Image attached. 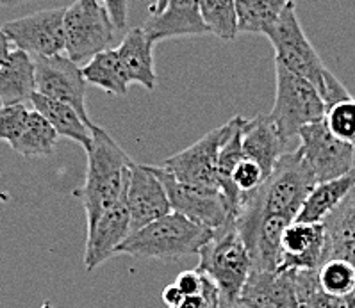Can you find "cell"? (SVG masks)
<instances>
[{"label": "cell", "mask_w": 355, "mask_h": 308, "mask_svg": "<svg viewBox=\"0 0 355 308\" xmlns=\"http://www.w3.org/2000/svg\"><path fill=\"white\" fill-rule=\"evenodd\" d=\"M350 93L348 89L345 88L341 84V80L332 73V71L327 70L325 73V84H323V91H322V98L325 102V107H332V105L339 104V102L347 100L350 98Z\"/></svg>", "instance_id": "d6a6232c"}, {"label": "cell", "mask_w": 355, "mask_h": 308, "mask_svg": "<svg viewBox=\"0 0 355 308\" xmlns=\"http://www.w3.org/2000/svg\"><path fill=\"white\" fill-rule=\"evenodd\" d=\"M197 269L209 276L220 292V307L238 308L239 296L252 273V258L239 233L236 217L213 232L209 242L198 251Z\"/></svg>", "instance_id": "7a4b0ae2"}, {"label": "cell", "mask_w": 355, "mask_h": 308, "mask_svg": "<svg viewBox=\"0 0 355 308\" xmlns=\"http://www.w3.org/2000/svg\"><path fill=\"white\" fill-rule=\"evenodd\" d=\"M114 30L101 0H76L64 11V54L77 64L88 63L107 51Z\"/></svg>", "instance_id": "52a82bcc"}, {"label": "cell", "mask_w": 355, "mask_h": 308, "mask_svg": "<svg viewBox=\"0 0 355 308\" xmlns=\"http://www.w3.org/2000/svg\"><path fill=\"white\" fill-rule=\"evenodd\" d=\"M355 185V167L347 175L327 182H318L316 188L307 196L297 219L302 223H323L332 210L345 200V196Z\"/></svg>", "instance_id": "7402d4cb"}, {"label": "cell", "mask_w": 355, "mask_h": 308, "mask_svg": "<svg viewBox=\"0 0 355 308\" xmlns=\"http://www.w3.org/2000/svg\"><path fill=\"white\" fill-rule=\"evenodd\" d=\"M327 129L330 130L332 136H336L341 141L355 146V98L350 96L347 100L339 104L327 107L325 111Z\"/></svg>", "instance_id": "f1b7e54d"}, {"label": "cell", "mask_w": 355, "mask_h": 308, "mask_svg": "<svg viewBox=\"0 0 355 308\" xmlns=\"http://www.w3.org/2000/svg\"><path fill=\"white\" fill-rule=\"evenodd\" d=\"M282 258L279 269L316 271L323 262L325 228L323 223L293 221L282 235Z\"/></svg>", "instance_id": "2e32d148"}, {"label": "cell", "mask_w": 355, "mask_h": 308, "mask_svg": "<svg viewBox=\"0 0 355 308\" xmlns=\"http://www.w3.org/2000/svg\"><path fill=\"white\" fill-rule=\"evenodd\" d=\"M238 308H298L295 271H252Z\"/></svg>", "instance_id": "9a60e30c"}, {"label": "cell", "mask_w": 355, "mask_h": 308, "mask_svg": "<svg viewBox=\"0 0 355 308\" xmlns=\"http://www.w3.org/2000/svg\"><path fill=\"white\" fill-rule=\"evenodd\" d=\"M325 228V251L323 262L334 258L345 246L355 242V185L345 200L323 221Z\"/></svg>", "instance_id": "cb8c5ba5"}, {"label": "cell", "mask_w": 355, "mask_h": 308, "mask_svg": "<svg viewBox=\"0 0 355 308\" xmlns=\"http://www.w3.org/2000/svg\"><path fill=\"white\" fill-rule=\"evenodd\" d=\"M316 183L314 171L298 150L288 152L277 161L266 182L257 191L243 198L241 207L248 205L261 212L277 214L295 221Z\"/></svg>", "instance_id": "277c9868"}, {"label": "cell", "mask_w": 355, "mask_h": 308, "mask_svg": "<svg viewBox=\"0 0 355 308\" xmlns=\"http://www.w3.org/2000/svg\"><path fill=\"white\" fill-rule=\"evenodd\" d=\"M64 11L67 9H45L8 21L0 29L8 34L15 48L33 57L64 54Z\"/></svg>", "instance_id": "8fae6325"}, {"label": "cell", "mask_w": 355, "mask_h": 308, "mask_svg": "<svg viewBox=\"0 0 355 308\" xmlns=\"http://www.w3.org/2000/svg\"><path fill=\"white\" fill-rule=\"evenodd\" d=\"M130 232H132L130 214L125 194H123L113 207H109L95 221V225L88 228V241H86V253H84L86 271H93L113 255H116L118 248L125 242Z\"/></svg>", "instance_id": "5bb4252c"}, {"label": "cell", "mask_w": 355, "mask_h": 308, "mask_svg": "<svg viewBox=\"0 0 355 308\" xmlns=\"http://www.w3.org/2000/svg\"><path fill=\"white\" fill-rule=\"evenodd\" d=\"M334 258H343V260H348V262L355 267V242L345 246V248H343V250L339 251Z\"/></svg>", "instance_id": "74e56055"}, {"label": "cell", "mask_w": 355, "mask_h": 308, "mask_svg": "<svg viewBox=\"0 0 355 308\" xmlns=\"http://www.w3.org/2000/svg\"><path fill=\"white\" fill-rule=\"evenodd\" d=\"M234 129V121L229 120L225 125L211 130L193 143L186 150L171 155L163 163V167L170 171L179 182L198 185V188L220 189L218 183V155L223 143Z\"/></svg>", "instance_id": "9c48e42d"}, {"label": "cell", "mask_w": 355, "mask_h": 308, "mask_svg": "<svg viewBox=\"0 0 355 308\" xmlns=\"http://www.w3.org/2000/svg\"><path fill=\"white\" fill-rule=\"evenodd\" d=\"M36 93V64L34 57L13 48L4 66L0 68V102L2 105L31 104Z\"/></svg>", "instance_id": "ffe728a7"}, {"label": "cell", "mask_w": 355, "mask_h": 308, "mask_svg": "<svg viewBox=\"0 0 355 308\" xmlns=\"http://www.w3.org/2000/svg\"><path fill=\"white\" fill-rule=\"evenodd\" d=\"M213 232L214 230L193 223L188 217L171 210L166 216L130 233L118 248V253L139 258L177 260L186 255L198 253L213 237Z\"/></svg>", "instance_id": "3957f363"}, {"label": "cell", "mask_w": 355, "mask_h": 308, "mask_svg": "<svg viewBox=\"0 0 355 308\" xmlns=\"http://www.w3.org/2000/svg\"><path fill=\"white\" fill-rule=\"evenodd\" d=\"M168 192L171 210L211 230L222 228L234 214L222 189H207L182 183L163 166H150Z\"/></svg>", "instance_id": "ba28073f"}, {"label": "cell", "mask_w": 355, "mask_h": 308, "mask_svg": "<svg viewBox=\"0 0 355 308\" xmlns=\"http://www.w3.org/2000/svg\"><path fill=\"white\" fill-rule=\"evenodd\" d=\"M298 138V154L307 161L318 182L339 179L354 170L355 146L332 136L323 120L305 125Z\"/></svg>", "instance_id": "30bf717a"}, {"label": "cell", "mask_w": 355, "mask_h": 308, "mask_svg": "<svg viewBox=\"0 0 355 308\" xmlns=\"http://www.w3.org/2000/svg\"><path fill=\"white\" fill-rule=\"evenodd\" d=\"M204 280L205 275L202 273L200 269H189V271H182L179 276L175 278V285L182 296H191V294H198L204 287Z\"/></svg>", "instance_id": "836d02e7"}, {"label": "cell", "mask_w": 355, "mask_h": 308, "mask_svg": "<svg viewBox=\"0 0 355 308\" xmlns=\"http://www.w3.org/2000/svg\"><path fill=\"white\" fill-rule=\"evenodd\" d=\"M320 287L336 298H348L355 292V267L343 258H329L316 269Z\"/></svg>", "instance_id": "83f0119b"}, {"label": "cell", "mask_w": 355, "mask_h": 308, "mask_svg": "<svg viewBox=\"0 0 355 308\" xmlns=\"http://www.w3.org/2000/svg\"><path fill=\"white\" fill-rule=\"evenodd\" d=\"M266 173L255 161L248 157L241 158V163L236 166L234 173H232V189L239 198V207H241L243 198L257 191L266 182Z\"/></svg>", "instance_id": "f546056e"}, {"label": "cell", "mask_w": 355, "mask_h": 308, "mask_svg": "<svg viewBox=\"0 0 355 308\" xmlns=\"http://www.w3.org/2000/svg\"><path fill=\"white\" fill-rule=\"evenodd\" d=\"M125 200L132 232L171 212V203L163 182L155 176L150 166L136 164L134 161L130 163L127 176Z\"/></svg>", "instance_id": "4fadbf2b"}, {"label": "cell", "mask_w": 355, "mask_h": 308, "mask_svg": "<svg viewBox=\"0 0 355 308\" xmlns=\"http://www.w3.org/2000/svg\"><path fill=\"white\" fill-rule=\"evenodd\" d=\"M170 308H222L220 307V292H218V287L214 285L213 280L205 275L204 287L198 294L184 296L179 305Z\"/></svg>", "instance_id": "1f68e13d"}, {"label": "cell", "mask_w": 355, "mask_h": 308, "mask_svg": "<svg viewBox=\"0 0 355 308\" xmlns=\"http://www.w3.org/2000/svg\"><path fill=\"white\" fill-rule=\"evenodd\" d=\"M83 75L86 82L93 84L109 95L125 96L129 91L130 80L125 68L121 66L116 48H107L89 59L83 66Z\"/></svg>", "instance_id": "603a6c76"}, {"label": "cell", "mask_w": 355, "mask_h": 308, "mask_svg": "<svg viewBox=\"0 0 355 308\" xmlns=\"http://www.w3.org/2000/svg\"><path fill=\"white\" fill-rule=\"evenodd\" d=\"M348 308H355V292L350 296V307Z\"/></svg>", "instance_id": "60d3db41"}, {"label": "cell", "mask_w": 355, "mask_h": 308, "mask_svg": "<svg viewBox=\"0 0 355 308\" xmlns=\"http://www.w3.org/2000/svg\"><path fill=\"white\" fill-rule=\"evenodd\" d=\"M168 0H155L154 4L150 6V15H155V13H161L164 9V6H166Z\"/></svg>", "instance_id": "f35d334b"}, {"label": "cell", "mask_w": 355, "mask_h": 308, "mask_svg": "<svg viewBox=\"0 0 355 308\" xmlns=\"http://www.w3.org/2000/svg\"><path fill=\"white\" fill-rule=\"evenodd\" d=\"M241 145L245 157L263 167L266 176L272 175L277 161L286 154L288 143L280 138L270 114H259L254 120H245L241 129Z\"/></svg>", "instance_id": "ac0fdd59"}, {"label": "cell", "mask_w": 355, "mask_h": 308, "mask_svg": "<svg viewBox=\"0 0 355 308\" xmlns=\"http://www.w3.org/2000/svg\"><path fill=\"white\" fill-rule=\"evenodd\" d=\"M143 30L152 43L182 36L209 34L200 15V0H168L161 13L150 15Z\"/></svg>", "instance_id": "e0dca14e"}, {"label": "cell", "mask_w": 355, "mask_h": 308, "mask_svg": "<svg viewBox=\"0 0 355 308\" xmlns=\"http://www.w3.org/2000/svg\"><path fill=\"white\" fill-rule=\"evenodd\" d=\"M31 109L27 104L2 105L0 107V141H6L9 146L20 139L21 132L26 130L29 121Z\"/></svg>", "instance_id": "4dcf8cb0"}, {"label": "cell", "mask_w": 355, "mask_h": 308, "mask_svg": "<svg viewBox=\"0 0 355 308\" xmlns=\"http://www.w3.org/2000/svg\"><path fill=\"white\" fill-rule=\"evenodd\" d=\"M154 45L143 27H134L116 46L121 66L125 68L130 84H139L148 91L155 88L157 73L154 66Z\"/></svg>", "instance_id": "d6986e66"}, {"label": "cell", "mask_w": 355, "mask_h": 308, "mask_svg": "<svg viewBox=\"0 0 355 308\" xmlns=\"http://www.w3.org/2000/svg\"><path fill=\"white\" fill-rule=\"evenodd\" d=\"M36 64V93L71 105L89 127L92 120L86 111V79L83 68L67 54L51 57H34Z\"/></svg>", "instance_id": "7c38bea8"}, {"label": "cell", "mask_w": 355, "mask_h": 308, "mask_svg": "<svg viewBox=\"0 0 355 308\" xmlns=\"http://www.w3.org/2000/svg\"><path fill=\"white\" fill-rule=\"evenodd\" d=\"M31 107L38 111L54 127L59 138L71 139L79 143L84 150H88L92 145V127L80 118V114L71 105L34 93L31 98Z\"/></svg>", "instance_id": "44dd1931"}, {"label": "cell", "mask_w": 355, "mask_h": 308, "mask_svg": "<svg viewBox=\"0 0 355 308\" xmlns=\"http://www.w3.org/2000/svg\"><path fill=\"white\" fill-rule=\"evenodd\" d=\"M58 138L54 127L38 111L31 109L26 130L11 148L24 157H46L54 152Z\"/></svg>", "instance_id": "484cf974"}, {"label": "cell", "mask_w": 355, "mask_h": 308, "mask_svg": "<svg viewBox=\"0 0 355 308\" xmlns=\"http://www.w3.org/2000/svg\"><path fill=\"white\" fill-rule=\"evenodd\" d=\"M13 43H11V39L8 38V34L4 33V30L0 29V68L4 66V63L8 61L9 54L13 52Z\"/></svg>", "instance_id": "8d00e7d4"}, {"label": "cell", "mask_w": 355, "mask_h": 308, "mask_svg": "<svg viewBox=\"0 0 355 308\" xmlns=\"http://www.w3.org/2000/svg\"><path fill=\"white\" fill-rule=\"evenodd\" d=\"M295 0H236L239 33L264 34Z\"/></svg>", "instance_id": "d4e9b609"}, {"label": "cell", "mask_w": 355, "mask_h": 308, "mask_svg": "<svg viewBox=\"0 0 355 308\" xmlns=\"http://www.w3.org/2000/svg\"><path fill=\"white\" fill-rule=\"evenodd\" d=\"M266 38L275 51V63L309 80L322 96L327 66L302 29L295 2L282 11L279 20L266 33Z\"/></svg>", "instance_id": "8992f818"}, {"label": "cell", "mask_w": 355, "mask_h": 308, "mask_svg": "<svg viewBox=\"0 0 355 308\" xmlns=\"http://www.w3.org/2000/svg\"><path fill=\"white\" fill-rule=\"evenodd\" d=\"M27 2H34V0H0V6H6V8H11V6L27 4Z\"/></svg>", "instance_id": "ab89813d"}, {"label": "cell", "mask_w": 355, "mask_h": 308, "mask_svg": "<svg viewBox=\"0 0 355 308\" xmlns=\"http://www.w3.org/2000/svg\"><path fill=\"white\" fill-rule=\"evenodd\" d=\"M161 298H163L164 305H166V307L170 308V307H175V305H179L180 300H182L184 296H182V292H180L179 289H177L175 283H170V285H168V287L163 291Z\"/></svg>", "instance_id": "d590c367"}, {"label": "cell", "mask_w": 355, "mask_h": 308, "mask_svg": "<svg viewBox=\"0 0 355 308\" xmlns=\"http://www.w3.org/2000/svg\"><path fill=\"white\" fill-rule=\"evenodd\" d=\"M200 15L209 34L232 42L238 30L236 0H200Z\"/></svg>", "instance_id": "4316f807"}, {"label": "cell", "mask_w": 355, "mask_h": 308, "mask_svg": "<svg viewBox=\"0 0 355 308\" xmlns=\"http://www.w3.org/2000/svg\"><path fill=\"white\" fill-rule=\"evenodd\" d=\"M86 154V182L76 194L83 201L89 228L109 207H113L125 194L132 158L121 150V146L104 129L96 125L92 127V145Z\"/></svg>", "instance_id": "6da1fadb"}, {"label": "cell", "mask_w": 355, "mask_h": 308, "mask_svg": "<svg viewBox=\"0 0 355 308\" xmlns=\"http://www.w3.org/2000/svg\"><path fill=\"white\" fill-rule=\"evenodd\" d=\"M107 11L109 18L113 20L116 29H125L129 24V0H101Z\"/></svg>", "instance_id": "e575fe53"}, {"label": "cell", "mask_w": 355, "mask_h": 308, "mask_svg": "<svg viewBox=\"0 0 355 308\" xmlns=\"http://www.w3.org/2000/svg\"><path fill=\"white\" fill-rule=\"evenodd\" d=\"M277 93L270 118L286 143L309 123L325 118V102L309 80L275 63Z\"/></svg>", "instance_id": "5b68a950"}]
</instances>
